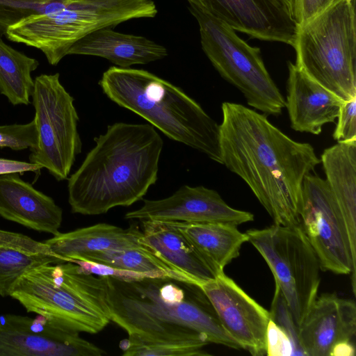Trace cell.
<instances>
[{
  "instance_id": "6da1fadb",
  "label": "cell",
  "mask_w": 356,
  "mask_h": 356,
  "mask_svg": "<svg viewBox=\"0 0 356 356\" xmlns=\"http://www.w3.org/2000/svg\"><path fill=\"white\" fill-rule=\"evenodd\" d=\"M221 109V164L245 181L274 224L299 225L304 179L321 163L312 145L242 104L225 102Z\"/></svg>"
},
{
  "instance_id": "7a4b0ae2",
  "label": "cell",
  "mask_w": 356,
  "mask_h": 356,
  "mask_svg": "<svg viewBox=\"0 0 356 356\" xmlns=\"http://www.w3.org/2000/svg\"><path fill=\"white\" fill-rule=\"evenodd\" d=\"M68 179L74 213L95 216L143 199L157 181L163 141L150 124L115 122Z\"/></svg>"
},
{
  "instance_id": "3957f363",
  "label": "cell",
  "mask_w": 356,
  "mask_h": 356,
  "mask_svg": "<svg viewBox=\"0 0 356 356\" xmlns=\"http://www.w3.org/2000/svg\"><path fill=\"white\" fill-rule=\"evenodd\" d=\"M106 278L111 321L128 335L154 341L204 339L242 349L197 284L170 277Z\"/></svg>"
},
{
  "instance_id": "277c9868",
  "label": "cell",
  "mask_w": 356,
  "mask_h": 356,
  "mask_svg": "<svg viewBox=\"0 0 356 356\" xmlns=\"http://www.w3.org/2000/svg\"><path fill=\"white\" fill-rule=\"evenodd\" d=\"M114 103L221 164L220 124L181 88L144 70L111 67L99 81Z\"/></svg>"
},
{
  "instance_id": "5b68a950",
  "label": "cell",
  "mask_w": 356,
  "mask_h": 356,
  "mask_svg": "<svg viewBox=\"0 0 356 356\" xmlns=\"http://www.w3.org/2000/svg\"><path fill=\"white\" fill-rule=\"evenodd\" d=\"M10 297L60 328L96 334L110 322L106 276L72 261L44 264L24 274Z\"/></svg>"
},
{
  "instance_id": "8992f818",
  "label": "cell",
  "mask_w": 356,
  "mask_h": 356,
  "mask_svg": "<svg viewBox=\"0 0 356 356\" xmlns=\"http://www.w3.org/2000/svg\"><path fill=\"white\" fill-rule=\"evenodd\" d=\"M157 13L152 0H69L57 12L24 19L10 27L6 35L41 50L48 62L56 65L87 34L129 19L153 18Z\"/></svg>"
},
{
  "instance_id": "52a82bcc",
  "label": "cell",
  "mask_w": 356,
  "mask_h": 356,
  "mask_svg": "<svg viewBox=\"0 0 356 356\" xmlns=\"http://www.w3.org/2000/svg\"><path fill=\"white\" fill-rule=\"evenodd\" d=\"M295 65L342 100L356 97L355 0H339L298 26Z\"/></svg>"
},
{
  "instance_id": "ba28073f",
  "label": "cell",
  "mask_w": 356,
  "mask_h": 356,
  "mask_svg": "<svg viewBox=\"0 0 356 356\" xmlns=\"http://www.w3.org/2000/svg\"><path fill=\"white\" fill-rule=\"evenodd\" d=\"M196 19L203 51L228 83L236 88L247 103L266 115H279L285 99L265 67L260 49L249 45L231 27L188 1Z\"/></svg>"
},
{
  "instance_id": "9c48e42d",
  "label": "cell",
  "mask_w": 356,
  "mask_h": 356,
  "mask_svg": "<svg viewBox=\"0 0 356 356\" xmlns=\"http://www.w3.org/2000/svg\"><path fill=\"white\" fill-rule=\"evenodd\" d=\"M245 234L268 265L299 327L318 296L321 269L315 252L299 225L273 224Z\"/></svg>"
},
{
  "instance_id": "30bf717a",
  "label": "cell",
  "mask_w": 356,
  "mask_h": 356,
  "mask_svg": "<svg viewBox=\"0 0 356 356\" xmlns=\"http://www.w3.org/2000/svg\"><path fill=\"white\" fill-rule=\"evenodd\" d=\"M31 97L38 144L29 162L46 168L56 180H65L82 147L74 99L60 83L58 73L36 76Z\"/></svg>"
},
{
  "instance_id": "8fae6325",
  "label": "cell",
  "mask_w": 356,
  "mask_h": 356,
  "mask_svg": "<svg viewBox=\"0 0 356 356\" xmlns=\"http://www.w3.org/2000/svg\"><path fill=\"white\" fill-rule=\"evenodd\" d=\"M299 226L315 252L321 269L351 275L355 294L356 250L340 208L325 179L309 173L303 181Z\"/></svg>"
},
{
  "instance_id": "7c38bea8",
  "label": "cell",
  "mask_w": 356,
  "mask_h": 356,
  "mask_svg": "<svg viewBox=\"0 0 356 356\" xmlns=\"http://www.w3.org/2000/svg\"><path fill=\"white\" fill-rule=\"evenodd\" d=\"M106 352L79 333L50 323L44 317L0 316V356H102Z\"/></svg>"
},
{
  "instance_id": "4fadbf2b",
  "label": "cell",
  "mask_w": 356,
  "mask_h": 356,
  "mask_svg": "<svg viewBox=\"0 0 356 356\" xmlns=\"http://www.w3.org/2000/svg\"><path fill=\"white\" fill-rule=\"evenodd\" d=\"M200 287L230 336L253 356L266 355L270 313L224 272Z\"/></svg>"
},
{
  "instance_id": "5bb4252c",
  "label": "cell",
  "mask_w": 356,
  "mask_h": 356,
  "mask_svg": "<svg viewBox=\"0 0 356 356\" xmlns=\"http://www.w3.org/2000/svg\"><path fill=\"white\" fill-rule=\"evenodd\" d=\"M143 202L139 209L127 212L124 218L235 226L254 220L252 213L231 207L216 191L203 186L184 185L169 197L143 199Z\"/></svg>"
},
{
  "instance_id": "9a60e30c",
  "label": "cell",
  "mask_w": 356,
  "mask_h": 356,
  "mask_svg": "<svg viewBox=\"0 0 356 356\" xmlns=\"http://www.w3.org/2000/svg\"><path fill=\"white\" fill-rule=\"evenodd\" d=\"M234 31L293 47L298 25L282 0H187Z\"/></svg>"
},
{
  "instance_id": "2e32d148",
  "label": "cell",
  "mask_w": 356,
  "mask_h": 356,
  "mask_svg": "<svg viewBox=\"0 0 356 356\" xmlns=\"http://www.w3.org/2000/svg\"><path fill=\"white\" fill-rule=\"evenodd\" d=\"M355 334V302L335 293L317 296L299 325L300 343L306 356H330L336 343L352 341Z\"/></svg>"
},
{
  "instance_id": "e0dca14e",
  "label": "cell",
  "mask_w": 356,
  "mask_h": 356,
  "mask_svg": "<svg viewBox=\"0 0 356 356\" xmlns=\"http://www.w3.org/2000/svg\"><path fill=\"white\" fill-rule=\"evenodd\" d=\"M285 107L291 128L318 135L323 127L334 122L343 102L341 98L288 62Z\"/></svg>"
},
{
  "instance_id": "ac0fdd59",
  "label": "cell",
  "mask_w": 356,
  "mask_h": 356,
  "mask_svg": "<svg viewBox=\"0 0 356 356\" xmlns=\"http://www.w3.org/2000/svg\"><path fill=\"white\" fill-rule=\"evenodd\" d=\"M0 216L29 229L59 233L63 211L49 196L17 175H0Z\"/></svg>"
},
{
  "instance_id": "d6986e66",
  "label": "cell",
  "mask_w": 356,
  "mask_h": 356,
  "mask_svg": "<svg viewBox=\"0 0 356 356\" xmlns=\"http://www.w3.org/2000/svg\"><path fill=\"white\" fill-rule=\"evenodd\" d=\"M141 221L139 243L199 286L217 275L172 222Z\"/></svg>"
},
{
  "instance_id": "ffe728a7",
  "label": "cell",
  "mask_w": 356,
  "mask_h": 356,
  "mask_svg": "<svg viewBox=\"0 0 356 356\" xmlns=\"http://www.w3.org/2000/svg\"><path fill=\"white\" fill-rule=\"evenodd\" d=\"M86 55L104 58L116 67L129 68L147 64L168 55L165 47L145 37L122 33L111 27L91 32L77 40L67 55Z\"/></svg>"
},
{
  "instance_id": "44dd1931",
  "label": "cell",
  "mask_w": 356,
  "mask_h": 356,
  "mask_svg": "<svg viewBox=\"0 0 356 356\" xmlns=\"http://www.w3.org/2000/svg\"><path fill=\"white\" fill-rule=\"evenodd\" d=\"M142 235L137 225L124 229L98 223L66 233H58L44 241L51 252L63 261H70L92 252L113 249L144 248L138 240Z\"/></svg>"
},
{
  "instance_id": "7402d4cb",
  "label": "cell",
  "mask_w": 356,
  "mask_h": 356,
  "mask_svg": "<svg viewBox=\"0 0 356 356\" xmlns=\"http://www.w3.org/2000/svg\"><path fill=\"white\" fill-rule=\"evenodd\" d=\"M320 161L356 250V140L337 142L325 149Z\"/></svg>"
},
{
  "instance_id": "603a6c76",
  "label": "cell",
  "mask_w": 356,
  "mask_h": 356,
  "mask_svg": "<svg viewBox=\"0 0 356 356\" xmlns=\"http://www.w3.org/2000/svg\"><path fill=\"white\" fill-rule=\"evenodd\" d=\"M60 262L64 261L44 242L0 229V296H10L17 281L31 269Z\"/></svg>"
},
{
  "instance_id": "cb8c5ba5",
  "label": "cell",
  "mask_w": 356,
  "mask_h": 356,
  "mask_svg": "<svg viewBox=\"0 0 356 356\" xmlns=\"http://www.w3.org/2000/svg\"><path fill=\"white\" fill-rule=\"evenodd\" d=\"M199 254L218 275L238 257L242 245L248 241L237 226L222 223L172 222Z\"/></svg>"
},
{
  "instance_id": "d4e9b609",
  "label": "cell",
  "mask_w": 356,
  "mask_h": 356,
  "mask_svg": "<svg viewBox=\"0 0 356 356\" xmlns=\"http://www.w3.org/2000/svg\"><path fill=\"white\" fill-rule=\"evenodd\" d=\"M39 62L6 44L0 38V93L14 106L28 105L34 88L31 72Z\"/></svg>"
},
{
  "instance_id": "484cf974",
  "label": "cell",
  "mask_w": 356,
  "mask_h": 356,
  "mask_svg": "<svg viewBox=\"0 0 356 356\" xmlns=\"http://www.w3.org/2000/svg\"><path fill=\"white\" fill-rule=\"evenodd\" d=\"M72 260L93 261L120 269L145 273L152 277H170L193 283L158 258L147 248L92 252L83 254Z\"/></svg>"
},
{
  "instance_id": "4316f807",
  "label": "cell",
  "mask_w": 356,
  "mask_h": 356,
  "mask_svg": "<svg viewBox=\"0 0 356 356\" xmlns=\"http://www.w3.org/2000/svg\"><path fill=\"white\" fill-rule=\"evenodd\" d=\"M209 342L204 339L179 341L146 340L128 335L120 342L124 356H207L204 348Z\"/></svg>"
},
{
  "instance_id": "83f0119b",
  "label": "cell",
  "mask_w": 356,
  "mask_h": 356,
  "mask_svg": "<svg viewBox=\"0 0 356 356\" xmlns=\"http://www.w3.org/2000/svg\"><path fill=\"white\" fill-rule=\"evenodd\" d=\"M69 0H0V34L24 19L65 8Z\"/></svg>"
},
{
  "instance_id": "f1b7e54d",
  "label": "cell",
  "mask_w": 356,
  "mask_h": 356,
  "mask_svg": "<svg viewBox=\"0 0 356 356\" xmlns=\"http://www.w3.org/2000/svg\"><path fill=\"white\" fill-rule=\"evenodd\" d=\"M270 319L280 326L289 337L294 349V355L306 356L299 339V327L280 288L275 285L271 304Z\"/></svg>"
},
{
  "instance_id": "f546056e",
  "label": "cell",
  "mask_w": 356,
  "mask_h": 356,
  "mask_svg": "<svg viewBox=\"0 0 356 356\" xmlns=\"http://www.w3.org/2000/svg\"><path fill=\"white\" fill-rule=\"evenodd\" d=\"M37 144L38 131L34 118L26 124L0 125V147L32 150Z\"/></svg>"
},
{
  "instance_id": "4dcf8cb0",
  "label": "cell",
  "mask_w": 356,
  "mask_h": 356,
  "mask_svg": "<svg viewBox=\"0 0 356 356\" xmlns=\"http://www.w3.org/2000/svg\"><path fill=\"white\" fill-rule=\"evenodd\" d=\"M332 137L337 142L356 140V97L343 101Z\"/></svg>"
},
{
  "instance_id": "1f68e13d",
  "label": "cell",
  "mask_w": 356,
  "mask_h": 356,
  "mask_svg": "<svg viewBox=\"0 0 356 356\" xmlns=\"http://www.w3.org/2000/svg\"><path fill=\"white\" fill-rule=\"evenodd\" d=\"M266 355L268 356L294 355L293 343L288 334L272 320L266 330Z\"/></svg>"
},
{
  "instance_id": "d6a6232c",
  "label": "cell",
  "mask_w": 356,
  "mask_h": 356,
  "mask_svg": "<svg viewBox=\"0 0 356 356\" xmlns=\"http://www.w3.org/2000/svg\"><path fill=\"white\" fill-rule=\"evenodd\" d=\"M77 264L88 273L98 276H109L116 279L130 280L152 277L149 275L135 271L111 267L99 263L83 260H71Z\"/></svg>"
},
{
  "instance_id": "836d02e7",
  "label": "cell",
  "mask_w": 356,
  "mask_h": 356,
  "mask_svg": "<svg viewBox=\"0 0 356 356\" xmlns=\"http://www.w3.org/2000/svg\"><path fill=\"white\" fill-rule=\"evenodd\" d=\"M339 0H297L296 22L302 26L323 13Z\"/></svg>"
},
{
  "instance_id": "e575fe53",
  "label": "cell",
  "mask_w": 356,
  "mask_h": 356,
  "mask_svg": "<svg viewBox=\"0 0 356 356\" xmlns=\"http://www.w3.org/2000/svg\"><path fill=\"white\" fill-rule=\"evenodd\" d=\"M42 168L31 162L19 161L15 160L0 158V175L22 173L24 172H39Z\"/></svg>"
},
{
  "instance_id": "d590c367",
  "label": "cell",
  "mask_w": 356,
  "mask_h": 356,
  "mask_svg": "<svg viewBox=\"0 0 356 356\" xmlns=\"http://www.w3.org/2000/svg\"><path fill=\"white\" fill-rule=\"evenodd\" d=\"M355 353V346L352 341H342L333 346L330 356H354Z\"/></svg>"
},
{
  "instance_id": "8d00e7d4",
  "label": "cell",
  "mask_w": 356,
  "mask_h": 356,
  "mask_svg": "<svg viewBox=\"0 0 356 356\" xmlns=\"http://www.w3.org/2000/svg\"><path fill=\"white\" fill-rule=\"evenodd\" d=\"M286 6L291 16L296 20L297 16V0H282Z\"/></svg>"
},
{
  "instance_id": "74e56055",
  "label": "cell",
  "mask_w": 356,
  "mask_h": 356,
  "mask_svg": "<svg viewBox=\"0 0 356 356\" xmlns=\"http://www.w3.org/2000/svg\"><path fill=\"white\" fill-rule=\"evenodd\" d=\"M44 1V0H43Z\"/></svg>"
}]
</instances>
